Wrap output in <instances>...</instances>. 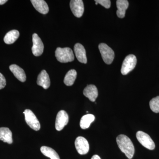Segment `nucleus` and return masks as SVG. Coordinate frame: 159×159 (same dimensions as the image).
Wrapping results in <instances>:
<instances>
[{
  "label": "nucleus",
  "instance_id": "nucleus-1",
  "mask_svg": "<svg viewBox=\"0 0 159 159\" xmlns=\"http://www.w3.org/2000/svg\"><path fill=\"white\" fill-rule=\"evenodd\" d=\"M117 144L120 150L125 153L128 159L132 158L134 154V147L130 139L125 135H119L117 137Z\"/></svg>",
  "mask_w": 159,
  "mask_h": 159
},
{
  "label": "nucleus",
  "instance_id": "nucleus-2",
  "mask_svg": "<svg viewBox=\"0 0 159 159\" xmlns=\"http://www.w3.org/2000/svg\"><path fill=\"white\" fill-rule=\"evenodd\" d=\"M55 57L61 63L72 62L74 60L73 51L69 48H57L55 51Z\"/></svg>",
  "mask_w": 159,
  "mask_h": 159
},
{
  "label": "nucleus",
  "instance_id": "nucleus-3",
  "mask_svg": "<svg viewBox=\"0 0 159 159\" xmlns=\"http://www.w3.org/2000/svg\"><path fill=\"white\" fill-rule=\"evenodd\" d=\"M99 49L103 61L107 64H111L115 57L114 51L106 44L101 43L99 45Z\"/></svg>",
  "mask_w": 159,
  "mask_h": 159
},
{
  "label": "nucleus",
  "instance_id": "nucleus-4",
  "mask_svg": "<svg viewBox=\"0 0 159 159\" xmlns=\"http://www.w3.org/2000/svg\"><path fill=\"white\" fill-rule=\"evenodd\" d=\"M136 57L133 54H129L125 57L121 67V72L122 75H125L134 69L137 64Z\"/></svg>",
  "mask_w": 159,
  "mask_h": 159
},
{
  "label": "nucleus",
  "instance_id": "nucleus-5",
  "mask_svg": "<svg viewBox=\"0 0 159 159\" xmlns=\"http://www.w3.org/2000/svg\"><path fill=\"white\" fill-rule=\"evenodd\" d=\"M23 113L25 114V120L27 124L32 129L35 131L39 130L40 129V124L34 113L30 110L26 109Z\"/></svg>",
  "mask_w": 159,
  "mask_h": 159
},
{
  "label": "nucleus",
  "instance_id": "nucleus-6",
  "mask_svg": "<svg viewBox=\"0 0 159 159\" xmlns=\"http://www.w3.org/2000/svg\"><path fill=\"white\" fill-rule=\"evenodd\" d=\"M136 137L139 142L145 148L149 150H153L155 148L154 142L148 134L139 131L137 133Z\"/></svg>",
  "mask_w": 159,
  "mask_h": 159
},
{
  "label": "nucleus",
  "instance_id": "nucleus-7",
  "mask_svg": "<svg viewBox=\"0 0 159 159\" xmlns=\"http://www.w3.org/2000/svg\"><path fill=\"white\" fill-rule=\"evenodd\" d=\"M32 42L33 46L31 50L33 55L36 57L40 56L43 52L44 45L42 41L36 33L32 35Z\"/></svg>",
  "mask_w": 159,
  "mask_h": 159
},
{
  "label": "nucleus",
  "instance_id": "nucleus-8",
  "mask_svg": "<svg viewBox=\"0 0 159 159\" xmlns=\"http://www.w3.org/2000/svg\"><path fill=\"white\" fill-rule=\"evenodd\" d=\"M69 122V116L66 111H59L55 121V128L57 131L62 130Z\"/></svg>",
  "mask_w": 159,
  "mask_h": 159
},
{
  "label": "nucleus",
  "instance_id": "nucleus-9",
  "mask_svg": "<svg viewBox=\"0 0 159 159\" xmlns=\"http://www.w3.org/2000/svg\"><path fill=\"white\" fill-rule=\"evenodd\" d=\"M75 145L77 152L80 155L86 154L89 150L88 142L83 137H77L75 140Z\"/></svg>",
  "mask_w": 159,
  "mask_h": 159
},
{
  "label": "nucleus",
  "instance_id": "nucleus-10",
  "mask_svg": "<svg viewBox=\"0 0 159 159\" xmlns=\"http://www.w3.org/2000/svg\"><path fill=\"white\" fill-rule=\"evenodd\" d=\"M70 8L76 17L82 16L84 12V5L82 0H72L70 2Z\"/></svg>",
  "mask_w": 159,
  "mask_h": 159
},
{
  "label": "nucleus",
  "instance_id": "nucleus-11",
  "mask_svg": "<svg viewBox=\"0 0 159 159\" xmlns=\"http://www.w3.org/2000/svg\"><path fill=\"white\" fill-rule=\"evenodd\" d=\"M75 55L78 61L82 63L86 64L87 62L85 49L84 46L79 43H77L74 47Z\"/></svg>",
  "mask_w": 159,
  "mask_h": 159
},
{
  "label": "nucleus",
  "instance_id": "nucleus-12",
  "mask_svg": "<svg viewBox=\"0 0 159 159\" xmlns=\"http://www.w3.org/2000/svg\"><path fill=\"white\" fill-rule=\"evenodd\" d=\"M83 94L91 101L95 102L98 97V89L96 86L93 84H89L84 89Z\"/></svg>",
  "mask_w": 159,
  "mask_h": 159
},
{
  "label": "nucleus",
  "instance_id": "nucleus-13",
  "mask_svg": "<svg viewBox=\"0 0 159 159\" xmlns=\"http://www.w3.org/2000/svg\"><path fill=\"white\" fill-rule=\"evenodd\" d=\"M37 84L42 87L44 89H48L51 84L50 77L47 71L43 70L38 76Z\"/></svg>",
  "mask_w": 159,
  "mask_h": 159
},
{
  "label": "nucleus",
  "instance_id": "nucleus-14",
  "mask_svg": "<svg viewBox=\"0 0 159 159\" xmlns=\"http://www.w3.org/2000/svg\"><path fill=\"white\" fill-rule=\"evenodd\" d=\"M10 71L12 72L15 77L22 82H24L26 80V76L25 71L23 69L16 65H11L9 66Z\"/></svg>",
  "mask_w": 159,
  "mask_h": 159
},
{
  "label": "nucleus",
  "instance_id": "nucleus-15",
  "mask_svg": "<svg viewBox=\"0 0 159 159\" xmlns=\"http://www.w3.org/2000/svg\"><path fill=\"white\" fill-rule=\"evenodd\" d=\"M31 3L35 9L43 14H46L49 11L48 4L43 0H31Z\"/></svg>",
  "mask_w": 159,
  "mask_h": 159
},
{
  "label": "nucleus",
  "instance_id": "nucleus-16",
  "mask_svg": "<svg viewBox=\"0 0 159 159\" xmlns=\"http://www.w3.org/2000/svg\"><path fill=\"white\" fill-rule=\"evenodd\" d=\"M116 5L118 9L116 11L117 16L120 18H123L125 17V11L128 8V1L126 0H118L116 1Z\"/></svg>",
  "mask_w": 159,
  "mask_h": 159
},
{
  "label": "nucleus",
  "instance_id": "nucleus-17",
  "mask_svg": "<svg viewBox=\"0 0 159 159\" xmlns=\"http://www.w3.org/2000/svg\"><path fill=\"white\" fill-rule=\"evenodd\" d=\"M0 140L8 144H12L13 142L12 133L9 128L7 127L0 128Z\"/></svg>",
  "mask_w": 159,
  "mask_h": 159
},
{
  "label": "nucleus",
  "instance_id": "nucleus-18",
  "mask_svg": "<svg viewBox=\"0 0 159 159\" xmlns=\"http://www.w3.org/2000/svg\"><path fill=\"white\" fill-rule=\"evenodd\" d=\"M20 33L17 30H11L8 32L5 35L4 41L7 44H11L18 39Z\"/></svg>",
  "mask_w": 159,
  "mask_h": 159
},
{
  "label": "nucleus",
  "instance_id": "nucleus-19",
  "mask_svg": "<svg viewBox=\"0 0 159 159\" xmlns=\"http://www.w3.org/2000/svg\"><path fill=\"white\" fill-rule=\"evenodd\" d=\"M95 119V116L92 114L84 115L80 119V127L83 129L89 128L91 123L93 122Z\"/></svg>",
  "mask_w": 159,
  "mask_h": 159
},
{
  "label": "nucleus",
  "instance_id": "nucleus-20",
  "mask_svg": "<svg viewBox=\"0 0 159 159\" xmlns=\"http://www.w3.org/2000/svg\"><path fill=\"white\" fill-rule=\"evenodd\" d=\"M40 150L44 155L51 159H60L57 152L51 147L43 146L41 147Z\"/></svg>",
  "mask_w": 159,
  "mask_h": 159
},
{
  "label": "nucleus",
  "instance_id": "nucleus-21",
  "mask_svg": "<svg viewBox=\"0 0 159 159\" xmlns=\"http://www.w3.org/2000/svg\"><path fill=\"white\" fill-rule=\"evenodd\" d=\"M77 71L75 70H70L67 72L65 77L64 82L66 85L70 86L73 85L77 78Z\"/></svg>",
  "mask_w": 159,
  "mask_h": 159
},
{
  "label": "nucleus",
  "instance_id": "nucleus-22",
  "mask_svg": "<svg viewBox=\"0 0 159 159\" xmlns=\"http://www.w3.org/2000/svg\"><path fill=\"white\" fill-rule=\"evenodd\" d=\"M149 106L151 109L154 112L159 113V96L152 99L149 102Z\"/></svg>",
  "mask_w": 159,
  "mask_h": 159
},
{
  "label": "nucleus",
  "instance_id": "nucleus-23",
  "mask_svg": "<svg viewBox=\"0 0 159 159\" xmlns=\"http://www.w3.org/2000/svg\"><path fill=\"white\" fill-rule=\"evenodd\" d=\"M95 2L100 4L106 9L110 8L111 1L109 0H96Z\"/></svg>",
  "mask_w": 159,
  "mask_h": 159
},
{
  "label": "nucleus",
  "instance_id": "nucleus-24",
  "mask_svg": "<svg viewBox=\"0 0 159 159\" xmlns=\"http://www.w3.org/2000/svg\"><path fill=\"white\" fill-rule=\"evenodd\" d=\"M6 84V78L2 74L0 73V89H4Z\"/></svg>",
  "mask_w": 159,
  "mask_h": 159
},
{
  "label": "nucleus",
  "instance_id": "nucleus-25",
  "mask_svg": "<svg viewBox=\"0 0 159 159\" xmlns=\"http://www.w3.org/2000/svg\"><path fill=\"white\" fill-rule=\"evenodd\" d=\"M91 159H101V158L99 156L97 155H95L93 156L92 157V158Z\"/></svg>",
  "mask_w": 159,
  "mask_h": 159
},
{
  "label": "nucleus",
  "instance_id": "nucleus-26",
  "mask_svg": "<svg viewBox=\"0 0 159 159\" xmlns=\"http://www.w3.org/2000/svg\"><path fill=\"white\" fill-rule=\"evenodd\" d=\"M7 1V0H0V5H4Z\"/></svg>",
  "mask_w": 159,
  "mask_h": 159
}]
</instances>
